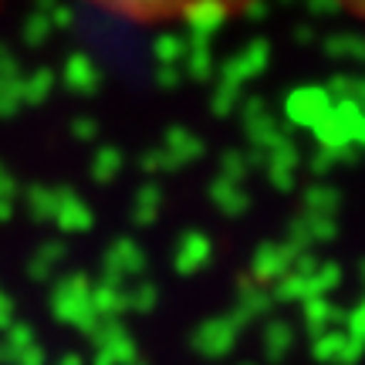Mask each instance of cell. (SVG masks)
<instances>
[{
	"mask_svg": "<svg viewBox=\"0 0 365 365\" xmlns=\"http://www.w3.org/2000/svg\"><path fill=\"white\" fill-rule=\"evenodd\" d=\"M98 11L145 27H213L237 21L257 0H88Z\"/></svg>",
	"mask_w": 365,
	"mask_h": 365,
	"instance_id": "1",
	"label": "cell"
},
{
	"mask_svg": "<svg viewBox=\"0 0 365 365\" xmlns=\"http://www.w3.org/2000/svg\"><path fill=\"white\" fill-rule=\"evenodd\" d=\"M335 7H341L345 14H352L359 21H365V0H331Z\"/></svg>",
	"mask_w": 365,
	"mask_h": 365,
	"instance_id": "2",
	"label": "cell"
}]
</instances>
